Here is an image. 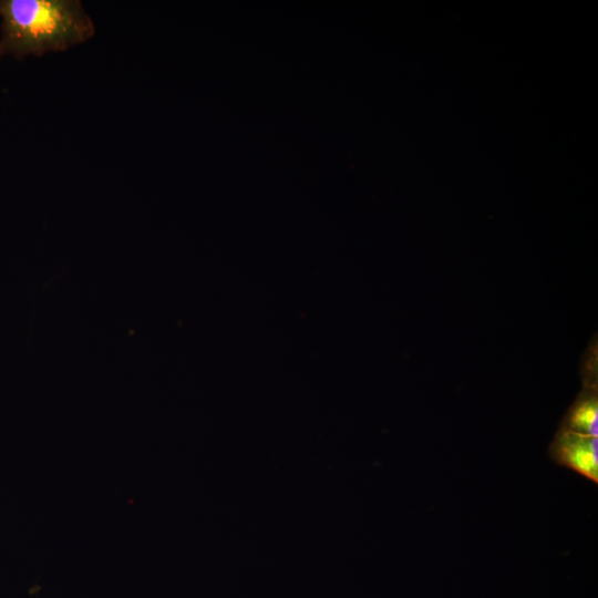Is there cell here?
I'll return each mask as SVG.
<instances>
[{"label": "cell", "mask_w": 598, "mask_h": 598, "mask_svg": "<svg viewBox=\"0 0 598 598\" xmlns=\"http://www.w3.org/2000/svg\"><path fill=\"white\" fill-rule=\"evenodd\" d=\"M0 56L62 52L95 34L79 0H0Z\"/></svg>", "instance_id": "1"}, {"label": "cell", "mask_w": 598, "mask_h": 598, "mask_svg": "<svg viewBox=\"0 0 598 598\" xmlns=\"http://www.w3.org/2000/svg\"><path fill=\"white\" fill-rule=\"evenodd\" d=\"M551 456L557 463L597 482V436L565 431L555 441Z\"/></svg>", "instance_id": "2"}, {"label": "cell", "mask_w": 598, "mask_h": 598, "mask_svg": "<svg viewBox=\"0 0 598 598\" xmlns=\"http://www.w3.org/2000/svg\"><path fill=\"white\" fill-rule=\"evenodd\" d=\"M597 403L595 400L579 404L571 414V431L597 436Z\"/></svg>", "instance_id": "3"}, {"label": "cell", "mask_w": 598, "mask_h": 598, "mask_svg": "<svg viewBox=\"0 0 598 598\" xmlns=\"http://www.w3.org/2000/svg\"><path fill=\"white\" fill-rule=\"evenodd\" d=\"M0 59H1V56H0Z\"/></svg>", "instance_id": "4"}]
</instances>
